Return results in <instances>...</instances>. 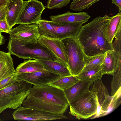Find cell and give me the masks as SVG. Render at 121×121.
<instances>
[{"label":"cell","instance_id":"83f0119b","mask_svg":"<svg viewBox=\"0 0 121 121\" xmlns=\"http://www.w3.org/2000/svg\"><path fill=\"white\" fill-rule=\"evenodd\" d=\"M16 73L9 76L0 82V90L4 88L15 82Z\"/></svg>","mask_w":121,"mask_h":121},{"label":"cell","instance_id":"2e32d148","mask_svg":"<svg viewBox=\"0 0 121 121\" xmlns=\"http://www.w3.org/2000/svg\"><path fill=\"white\" fill-rule=\"evenodd\" d=\"M91 16L85 12L73 13L68 11L66 13L50 17L51 21L59 23L86 22Z\"/></svg>","mask_w":121,"mask_h":121},{"label":"cell","instance_id":"cb8c5ba5","mask_svg":"<svg viewBox=\"0 0 121 121\" xmlns=\"http://www.w3.org/2000/svg\"><path fill=\"white\" fill-rule=\"evenodd\" d=\"M105 53L91 56H88L85 55L84 56L85 65L82 70L101 65L104 61Z\"/></svg>","mask_w":121,"mask_h":121},{"label":"cell","instance_id":"d4e9b609","mask_svg":"<svg viewBox=\"0 0 121 121\" xmlns=\"http://www.w3.org/2000/svg\"><path fill=\"white\" fill-rule=\"evenodd\" d=\"M121 64L120 62L117 70L113 75V77L111 82V94L110 96L112 97L116 93L121 90Z\"/></svg>","mask_w":121,"mask_h":121},{"label":"cell","instance_id":"30bf717a","mask_svg":"<svg viewBox=\"0 0 121 121\" xmlns=\"http://www.w3.org/2000/svg\"><path fill=\"white\" fill-rule=\"evenodd\" d=\"M93 82L90 91L95 93L97 102L101 107L102 112L100 117L105 115L116 108L119 99L109 95L108 89L101 80H96Z\"/></svg>","mask_w":121,"mask_h":121},{"label":"cell","instance_id":"9c48e42d","mask_svg":"<svg viewBox=\"0 0 121 121\" xmlns=\"http://www.w3.org/2000/svg\"><path fill=\"white\" fill-rule=\"evenodd\" d=\"M45 7L37 0L24 1L17 24L29 25L36 24L41 19V15Z\"/></svg>","mask_w":121,"mask_h":121},{"label":"cell","instance_id":"7a4b0ae2","mask_svg":"<svg viewBox=\"0 0 121 121\" xmlns=\"http://www.w3.org/2000/svg\"><path fill=\"white\" fill-rule=\"evenodd\" d=\"M22 105L24 107L63 115L69 106L63 90L47 85L32 87Z\"/></svg>","mask_w":121,"mask_h":121},{"label":"cell","instance_id":"4dcf8cb0","mask_svg":"<svg viewBox=\"0 0 121 121\" xmlns=\"http://www.w3.org/2000/svg\"><path fill=\"white\" fill-rule=\"evenodd\" d=\"M6 5H3L0 6V21L6 19Z\"/></svg>","mask_w":121,"mask_h":121},{"label":"cell","instance_id":"836d02e7","mask_svg":"<svg viewBox=\"0 0 121 121\" xmlns=\"http://www.w3.org/2000/svg\"><path fill=\"white\" fill-rule=\"evenodd\" d=\"M7 0H0V6L6 5Z\"/></svg>","mask_w":121,"mask_h":121},{"label":"cell","instance_id":"ba28073f","mask_svg":"<svg viewBox=\"0 0 121 121\" xmlns=\"http://www.w3.org/2000/svg\"><path fill=\"white\" fill-rule=\"evenodd\" d=\"M15 120L49 121L66 119L61 114L48 112L31 107H18L12 114Z\"/></svg>","mask_w":121,"mask_h":121},{"label":"cell","instance_id":"9a60e30c","mask_svg":"<svg viewBox=\"0 0 121 121\" xmlns=\"http://www.w3.org/2000/svg\"><path fill=\"white\" fill-rule=\"evenodd\" d=\"M24 2L23 0H7L6 5L7 10L6 20L11 29L17 24Z\"/></svg>","mask_w":121,"mask_h":121},{"label":"cell","instance_id":"52a82bcc","mask_svg":"<svg viewBox=\"0 0 121 121\" xmlns=\"http://www.w3.org/2000/svg\"><path fill=\"white\" fill-rule=\"evenodd\" d=\"M67 52L69 69L72 75L77 76L82 70L85 64V54L76 37L62 40Z\"/></svg>","mask_w":121,"mask_h":121},{"label":"cell","instance_id":"7402d4cb","mask_svg":"<svg viewBox=\"0 0 121 121\" xmlns=\"http://www.w3.org/2000/svg\"><path fill=\"white\" fill-rule=\"evenodd\" d=\"M101 65L84 70H82L76 76L80 80L90 81L94 82L101 80L102 75Z\"/></svg>","mask_w":121,"mask_h":121},{"label":"cell","instance_id":"d6a6232c","mask_svg":"<svg viewBox=\"0 0 121 121\" xmlns=\"http://www.w3.org/2000/svg\"><path fill=\"white\" fill-rule=\"evenodd\" d=\"M5 40L3 36L0 33V46L5 43Z\"/></svg>","mask_w":121,"mask_h":121},{"label":"cell","instance_id":"5bb4252c","mask_svg":"<svg viewBox=\"0 0 121 121\" xmlns=\"http://www.w3.org/2000/svg\"><path fill=\"white\" fill-rule=\"evenodd\" d=\"M121 55L118 52L114 50L107 52L103 63L101 65L102 75H113L121 62Z\"/></svg>","mask_w":121,"mask_h":121},{"label":"cell","instance_id":"484cf974","mask_svg":"<svg viewBox=\"0 0 121 121\" xmlns=\"http://www.w3.org/2000/svg\"><path fill=\"white\" fill-rule=\"evenodd\" d=\"M101 0H73L70 4L71 9L81 11L88 9L95 3Z\"/></svg>","mask_w":121,"mask_h":121},{"label":"cell","instance_id":"4fadbf2b","mask_svg":"<svg viewBox=\"0 0 121 121\" xmlns=\"http://www.w3.org/2000/svg\"><path fill=\"white\" fill-rule=\"evenodd\" d=\"M38 42L52 52L60 62L68 66L67 52L62 40L40 35Z\"/></svg>","mask_w":121,"mask_h":121},{"label":"cell","instance_id":"f1b7e54d","mask_svg":"<svg viewBox=\"0 0 121 121\" xmlns=\"http://www.w3.org/2000/svg\"><path fill=\"white\" fill-rule=\"evenodd\" d=\"M121 28H120L115 37V39L112 43L113 50L116 52H118L121 54Z\"/></svg>","mask_w":121,"mask_h":121},{"label":"cell","instance_id":"8fae6325","mask_svg":"<svg viewBox=\"0 0 121 121\" xmlns=\"http://www.w3.org/2000/svg\"><path fill=\"white\" fill-rule=\"evenodd\" d=\"M8 34L10 38L26 43H37L40 35L38 27L36 24L30 25L20 24L16 27L11 29Z\"/></svg>","mask_w":121,"mask_h":121},{"label":"cell","instance_id":"1f68e13d","mask_svg":"<svg viewBox=\"0 0 121 121\" xmlns=\"http://www.w3.org/2000/svg\"><path fill=\"white\" fill-rule=\"evenodd\" d=\"M112 3L119 8V12H121V0H112Z\"/></svg>","mask_w":121,"mask_h":121},{"label":"cell","instance_id":"7c38bea8","mask_svg":"<svg viewBox=\"0 0 121 121\" xmlns=\"http://www.w3.org/2000/svg\"><path fill=\"white\" fill-rule=\"evenodd\" d=\"M56 74L46 70L28 73H17L16 80H23L34 86H40L46 85L60 77Z\"/></svg>","mask_w":121,"mask_h":121},{"label":"cell","instance_id":"5b68a950","mask_svg":"<svg viewBox=\"0 0 121 121\" xmlns=\"http://www.w3.org/2000/svg\"><path fill=\"white\" fill-rule=\"evenodd\" d=\"M36 24L38 27L40 35L62 40L76 37L83 23H59L41 19Z\"/></svg>","mask_w":121,"mask_h":121},{"label":"cell","instance_id":"ac0fdd59","mask_svg":"<svg viewBox=\"0 0 121 121\" xmlns=\"http://www.w3.org/2000/svg\"><path fill=\"white\" fill-rule=\"evenodd\" d=\"M36 59L41 64L46 70L59 74L60 77L72 75L68 66L60 62L50 60Z\"/></svg>","mask_w":121,"mask_h":121},{"label":"cell","instance_id":"603a6c76","mask_svg":"<svg viewBox=\"0 0 121 121\" xmlns=\"http://www.w3.org/2000/svg\"><path fill=\"white\" fill-rule=\"evenodd\" d=\"M79 80L76 76H60L46 85L56 87L63 91L71 86Z\"/></svg>","mask_w":121,"mask_h":121},{"label":"cell","instance_id":"8992f818","mask_svg":"<svg viewBox=\"0 0 121 121\" xmlns=\"http://www.w3.org/2000/svg\"><path fill=\"white\" fill-rule=\"evenodd\" d=\"M69 104V113L78 120L86 119L96 113V95L89 90L75 98Z\"/></svg>","mask_w":121,"mask_h":121},{"label":"cell","instance_id":"f546056e","mask_svg":"<svg viewBox=\"0 0 121 121\" xmlns=\"http://www.w3.org/2000/svg\"><path fill=\"white\" fill-rule=\"evenodd\" d=\"M11 29L6 19L0 21V33L3 32L8 33Z\"/></svg>","mask_w":121,"mask_h":121},{"label":"cell","instance_id":"6da1fadb","mask_svg":"<svg viewBox=\"0 0 121 121\" xmlns=\"http://www.w3.org/2000/svg\"><path fill=\"white\" fill-rule=\"evenodd\" d=\"M111 17L107 14L99 16L82 26L77 35L85 55L91 56L113 50L112 43L108 42L105 32Z\"/></svg>","mask_w":121,"mask_h":121},{"label":"cell","instance_id":"277c9868","mask_svg":"<svg viewBox=\"0 0 121 121\" xmlns=\"http://www.w3.org/2000/svg\"><path fill=\"white\" fill-rule=\"evenodd\" d=\"M32 85L24 81L17 80L0 90V113L7 108L15 109L21 107Z\"/></svg>","mask_w":121,"mask_h":121},{"label":"cell","instance_id":"4316f807","mask_svg":"<svg viewBox=\"0 0 121 121\" xmlns=\"http://www.w3.org/2000/svg\"><path fill=\"white\" fill-rule=\"evenodd\" d=\"M70 0H48L46 8L50 9H59L66 6Z\"/></svg>","mask_w":121,"mask_h":121},{"label":"cell","instance_id":"d6986e66","mask_svg":"<svg viewBox=\"0 0 121 121\" xmlns=\"http://www.w3.org/2000/svg\"><path fill=\"white\" fill-rule=\"evenodd\" d=\"M11 55L9 52H5L0 50V82L16 73Z\"/></svg>","mask_w":121,"mask_h":121},{"label":"cell","instance_id":"ffe728a7","mask_svg":"<svg viewBox=\"0 0 121 121\" xmlns=\"http://www.w3.org/2000/svg\"><path fill=\"white\" fill-rule=\"evenodd\" d=\"M121 28V12L111 17L105 32V38L108 43H112L114 38Z\"/></svg>","mask_w":121,"mask_h":121},{"label":"cell","instance_id":"e0dca14e","mask_svg":"<svg viewBox=\"0 0 121 121\" xmlns=\"http://www.w3.org/2000/svg\"><path fill=\"white\" fill-rule=\"evenodd\" d=\"M93 82L80 80L71 86L63 91L69 104L75 98L85 92L89 90Z\"/></svg>","mask_w":121,"mask_h":121},{"label":"cell","instance_id":"3957f363","mask_svg":"<svg viewBox=\"0 0 121 121\" xmlns=\"http://www.w3.org/2000/svg\"><path fill=\"white\" fill-rule=\"evenodd\" d=\"M7 48L11 55L24 59H40L60 62L52 52L38 42L25 43L10 38Z\"/></svg>","mask_w":121,"mask_h":121},{"label":"cell","instance_id":"44dd1931","mask_svg":"<svg viewBox=\"0 0 121 121\" xmlns=\"http://www.w3.org/2000/svg\"><path fill=\"white\" fill-rule=\"evenodd\" d=\"M46 70L40 63L35 59L25 60L19 65L15 71L17 73H24L43 71Z\"/></svg>","mask_w":121,"mask_h":121}]
</instances>
